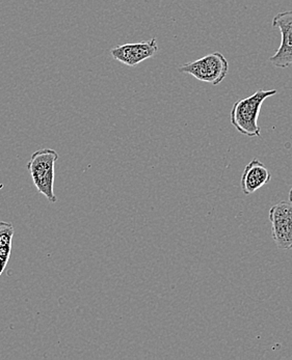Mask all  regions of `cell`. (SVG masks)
Masks as SVG:
<instances>
[{"mask_svg": "<svg viewBox=\"0 0 292 360\" xmlns=\"http://www.w3.org/2000/svg\"><path fill=\"white\" fill-rule=\"evenodd\" d=\"M272 238L280 250H292V204L282 202L274 205L269 210Z\"/></svg>", "mask_w": 292, "mask_h": 360, "instance_id": "4", "label": "cell"}, {"mask_svg": "<svg viewBox=\"0 0 292 360\" xmlns=\"http://www.w3.org/2000/svg\"><path fill=\"white\" fill-rule=\"evenodd\" d=\"M180 73L189 74L199 82L217 85L228 75L229 63L220 52H213L195 62L178 68Z\"/></svg>", "mask_w": 292, "mask_h": 360, "instance_id": "3", "label": "cell"}, {"mask_svg": "<svg viewBox=\"0 0 292 360\" xmlns=\"http://www.w3.org/2000/svg\"><path fill=\"white\" fill-rule=\"evenodd\" d=\"M277 89H258L250 97L239 100L231 110V124L239 132L248 137H258L261 135L258 120L261 107L267 98L277 95Z\"/></svg>", "mask_w": 292, "mask_h": 360, "instance_id": "1", "label": "cell"}, {"mask_svg": "<svg viewBox=\"0 0 292 360\" xmlns=\"http://www.w3.org/2000/svg\"><path fill=\"white\" fill-rule=\"evenodd\" d=\"M289 202L292 204V188L291 189V191H289Z\"/></svg>", "mask_w": 292, "mask_h": 360, "instance_id": "9", "label": "cell"}, {"mask_svg": "<svg viewBox=\"0 0 292 360\" xmlns=\"http://www.w3.org/2000/svg\"><path fill=\"white\" fill-rule=\"evenodd\" d=\"M14 233L15 229L12 224L0 221V277L10 261Z\"/></svg>", "mask_w": 292, "mask_h": 360, "instance_id": "8", "label": "cell"}, {"mask_svg": "<svg viewBox=\"0 0 292 360\" xmlns=\"http://www.w3.org/2000/svg\"><path fill=\"white\" fill-rule=\"evenodd\" d=\"M272 27L280 30L281 45L269 63L276 68L286 69L292 65V10L281 12L272 19Z\"/></svg>", "mask_w": 292, "mask_h": 360, "instance_id": "5", "label": "cell"}, {"mask_svg": "<svg viewBox=\"0 0 292 360\" xmlns=\"http://www.w3.org/2000/svg\"><path fill=\"white\" fill-rule=\"evenodd\" d=\"M158 51V41L156 38H152L143 42L115 46L110 50V54L118 62L129 67H134L153 58Z\"/></svg>", "mask_w": 292, "mask_h": 360, "instance_id": "6", "label": "cell"}, {"mask_svg": "<svg viewBox=\"0 0 292 360\" xmlns=\"http://www.w3.org/2000/svg\"><path fill=\"white\" fill-rule=\"evenodd\" d=\"M272 174L269 169L258 159H253L246 167L241 176V191L246 195H250L269 183Z\"/></svg>", "mask_w": 292, "mask_h": 360, "instance_id": "7", "label": "cell"}, {"mask_svg": "<svg viewBox=\"0 0 292 360\" xmlns=\"http://www.w3.org/2000/svg\"><path fill=\"white\" fill-rule=\"evenodd\" d=\"M58 153L52 148L37 150L30 157L27 165L32 182L39 193L43 194L48 202L56 204L58 198L54 194L56 180V163L58 160Z\"/></svg>", "mask_w": 292, "mask_h": 360, "instance_id": "2", "label": "cell"}]
</instances>
